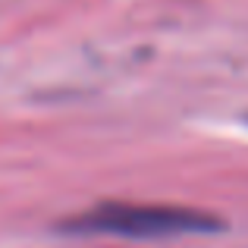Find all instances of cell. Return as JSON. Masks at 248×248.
<instances>
[{"mask_svg": "<svg viewBox=\"0 0 248 248\" xmlns=\"http://www.w3.org/2000/svg\"><path fill=\"white\" fill-rule=\"evenodd\" d=\"M220 217L186 204L157 201H97L88 211L63 217L57 230L66 236H116V239H173L217 232Z\"/></svg>", "mask_w": 248, "mask_h": 248, "instance_id": "1", "label": "cell"}]
</instances>
